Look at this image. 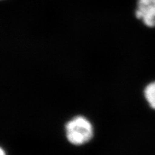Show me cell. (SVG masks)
<instances>
[{"instance_id":"cell-4","label":"cell","mask_w":155,"mask_h":155,"mask_svg":"<svg viewBox=\"0 0 155 155\" xmlns=\"http://www.w3.org/2000/svg\"><path fill=\"white\" fill-rule=\"evenodd\" d=\"M0 155H6L5 152L3 151V149L1 148V150H0Z\"/></svg>"},{"instance_id":"cell-2","label":"cell","mask_w":155,"mask_h":155,"mask_svg":"<svg viewBox=\"0 0 155 155\" xmlns=\"http://www.w3.org/2000/svg\"><path fill=\"white\" fill-rule=\"evenodd\" d=\"M136 16L146 26L155 27V0H138Z\"/></svg>"},{"instance_id":"cell-1","label":"cell","mask_w":155,"mask_h":155,"mask_svg":"<svg viewBox=\"0 0 155 155\" xmlns=\"http://www.w3.org/2000/svg\"><path fill=\"white\" fill-rule=\"evenodd\" d=\"M66 137L71 143L81 145L88 143L93 137L92 124L83 116H77L65 124Z\"/></svg>"},{"instance_id":"cell-3","label":"cell","mask_w":155,"mask_h":155,"mask_svg":"<svg viewBox=\"0 0 155 155\" xmlns=\"http://www.w3.org/2000/svg\"><path fill=\"white\" fill-rule=\"evenodd\" d=\"M144 95L149 105L155 109V81L149 84L145 87Z\"/></svg>"}]
</instances>
